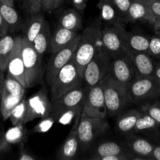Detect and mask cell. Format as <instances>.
<instances>
[{
    "instance_id": "cell-34",
    "label": "cell",
    "mask_w": 160,
    "mask_h": 160,
    "mask_svg": "<svg viewBox=\"0 0 160 160\" xmlns=\"http://www.w3.org/2000/svg\"><path fill=\"white\" fill-rule=\"evenodd\" d=\"M23 3L27 12L31 15L42 10V0H23Z\"/></svg>"
},
{
    "instance_id": "cell-12",
    "label": "cell",
    "mask_w": 160,
    "mask_h": 160,
    "mask_svg": "<svg viewBox=\"0 0 160 160\" xmlns=\"http://www.w3.org/2000/svg\"><path fill=\"white\" fill-rule=\"evenodd\" d=\"M134 102L152 99L160 96V81L154 75L137 78L128 87Z\"/></svg>"
},
{
    "instance_id": "cell-2",
    "label": "cell",
    "mask_w": 160,
    "mask_h": 160,
    "mask_svg": "<svg viewBox=\"0 0 160 160\" xmlns=\"http://www.w3.org/2000/svg\"><path fill=\"white\" fill-rule=\"evenodd\" d=\"M101 27L94 25L86 28L81 34L79 42L73 54V59L81 80L83 73L91 59L93 58L98 48V42H101Z\"/></svg>"
},
{
    "instance_id": "cell-41",
    "label": "cell",
    "mask_w": 160,
    "mask_h": 160,
    "mask_svg": "<svg viewBox=\"0 0 160 160\" xmlns=\"http://www.w3.org/2000/svg\"><path fill=\"white\" fill-rule=\"evenodd\" d=\"M88 1V0H73V5L78 11H84L87 7Z\"/></svg>"
},
{
    "instance_id": "cell-25",
    "label": "cell",
    "mask_w": 160,
    "mask_h": 160,
    "mask_svg": "<svg viewBox=\"0 0 160 160\" xmlns=\"http://www.w3.org/2000/svg\"><path fill=\"white\" fill-rule=\"evenodd\" d=\"M18 36L10 34L0 37V70L6 73L8 62L15 48Z\"/></svg>"
},
{
    "instance_id": "cell-16",
    "label": "cell",
    "mask_w": 160,
    "mask_h": 160,
    "mask_svg": "<svg viewBox=\"0 0 160 160\" xmlns=\"http://www.w3.org/2000/svg\"><path fill=\"white\" fill-rule=\"evenodd\" d=\"M155 20L156 17L144 0H131V6L125 15L124 22L130 23L144 20L153 24Z\"/></svg>"
},
{
    "instance_id": "cell-32",
    "label": "cell",
    "mask_w": 160,
    "mask_h": 160,
    "mask_svg": "<svg viewBox=\"0 0 160 160\" xmlns=\"http://www.w3.org/2000/svg\"><path fill=\"white\" fill-rule=\"evenodd\" d=\"M148 54L152 57L160 59V34L150 38Z\"/></svg>"
},
{
    "instance_id": "cell-51",
    "label": "cell",
    "mask_w": 160,
    "mask_h": 160,
    "mask_svg": "<svg viewBox=\"0 0 160 160\" xmlns=\"http://www.w3.org/2000/svg\"><path fill=\"white\" fill-rule=\"evenodd\" d=\"M158 64H160V59H159V63H158Z\"/></svg>"
},
{
    "instance_id": "cell-26",
    "label": "cell",
    "mask_w": 160,
    "mask_h": 160,
    "mask_svg": "<svg viewBox=\"0 0 160 160\" xmlns=\"http://www.w3.org/2000/svg\"><path fill=\"white\" fill-rule=\"evenodd\" d=\"M0 11L3 19L7 23L9 31H17L23 26L21 18L18 12L14 9L13 6L0 2Z\"/></svg>"
},
{
    "instance_id": "cell-24",
    "label": "cell",
    "mask_w": 160,
    "mask_h": 160,
    "mask_svg": "<svg viewBox=\"0 0 160 160\" xmlns=\"http://www.w3.org/2000/svg\"><path fill=\"white\" fill-rule=\"evenodd\" d=\"M101 17L108 25L123 23V19L112 0H98Z\"/></svg>"
},
{
    "instance_id": "cell-18",
    "label": "cell",
    "mask_w": 160,
    "mask_h": 160,
    "mask_svg": "<svg viewBox=\"0 0 160 160\" xmlns=\"http://www.w3.org/2000/svg\"><path fill=\"white\" fill-rule=\"evenodd\" d=\"M116 155H134L129 148L122 146L117 142H105L97 145L92 150L89 159L93 160H101L106 156Z\"/></svg>"
},
{
    "instance_id": "cell-22",
    "label": "cell",
    "mask_w": 160,
    "mask_h": 160,
    "mask_svg": "<svg viewBox=\"0 0 160 160\" xmlns=\"http://www.w3.org/2000/svg\"><path fill=\"white\" fill-rule=\"evenodd\" d=\"M150 38L141 34H133L127 31L125 46L128 53L147 52L149 46Z\"/></svg>"
},
{
    "instance_id": "cell-14",
    "label": "cell",
    "mask_w": 160,
    "mask_h": 160,
    "mask_svg": "<svg viewBox=\"0 0 160 160\" xmlns=\"http://www.w3.org/2000/svg\"><path fill=\"white\" fill-rule=\"evenodd\" d=\"M108 73L117 82L127 87L137 78L135 69L128 54L112 58Z\"/></svg>"
},
{
    "instance_id": "cell-6",
    "label": "cell",
    "mask_w": 160,
    "mask_h": 160,
    "mask_svg": "<svg viewBox=\"0 0 160 160\" xmlns=\"http://www.w3.org/2000/svg\"><path fill=\"white\" fill-rule=\"evenodd\" d=\"M21 56L25 70L27 88H32L41 81L42 76V56L38 55L33 47L22 36Z\"/></svg>"
},
{
    "instance_id": "cell-23",
    "label": "cell",
    "mask_w": 160,
    "mask_h": 160,
    "mask_svg": "<svg viewBox=\"0 0 160 160\" xmlns=\"http://www.w3.org/2000/svg\"><path fill=\"white\" fill-rule=\"evenodd\" d=\"M128 148L136 156V159H150L155 145L141 138H132L128 141Z\"/></svg>"
},
{
    "instance_id": "cell-5",
    "label": "cell",
    "mask_w": 160,
    "mask_h": 160,
    "mask_svg": "<svg viewBox=\"0 0 160 160\" xmlns=\"http://www.w3.org/2000/svg\"><path fill=\"white\" fill-rule=\"evenodd\" d=\"M82 80L78 69L73 59H71L58 72L54 81L49 86L52 101L79 86Z\"/></svg>"
},
{
    "instance_id": "cell-11",
    "label": "cell",
    "mask_w": 160,
    "mask_h": 160,
    "mask_svg": "<svg viewBox=\"0 0 160 160\" xmlns=\"http://www.w3.org/2000/svg\"><path fill=\"white\" fill-rule=\"evenodd\" d=\"M52 113V102L48 98L46 90L40 91L26 98L25 117L23 124L35 119L48 118Z\"/></svg>"
},
{
    "instance_id": "cell-9",
    "label": "cell",
    "mask_w": 160,
    "mask_h": 160,
    "mask_svg": "<svg viewBox=\"0 0 160 160\" xmlns=\"http://www.w3.org/2000/svg\"><path fill=\"white\" fill-rule=\"evenodd\" d=\"M88 87V86H87ZM81 112L91 117L106 119L108 116L101 84L88 87L81 105Z\"/></svg>"
},
{
    "instance_id": "cell-4",
    "label": "cell",
    "mask_w": 160,
    "mask_h": 160,
    "mask_svg": "<svg viewBox=\"0 0 160 160\" xmlns=\"http://www.w3.org/2000/svg\"><path fill=\"white\" fill-rule=\"evenodd\" d=\"M25 90L26 88L13 78L8 74L4 77L0 100V113L3 120L9 118L12 109L24 98Z\"/></svg>"
},
{
    "instance_id": "cell-8",
    "label": "cell",
    "mask_w": 160,
    "mask_h": 160,
    "mask_svg": "<svg viewBox=\"0 0 160 160\" xmlns=\"http://www.w3.org/2000/svg\"><path fill=\"white\" fill-rule=\"evenodd\" d=\"M111 57L103 46L98 47L90 62L86 66L83 73V80L88 87L99 84L105 75L108 73Z\"/></svg>"
},
{
    "instance_id": "cell-31",
    "label": "cell",
    "mask_w": 160,
    "mask_h": 160,
    "mask_svg": "<svg viewBox=\"0 0 160 160\" xmlns=\"http://www.w3.org/2000/svg\"><path fill=\"white\" fill-rule=\"evenodd\" d=\"M25 106H26V98H23L20 103L12 109L9 119L12 125L23 124L25 117Z\"/></svg>"
},
{
    "instance_id": "cell-50",
    "label": "cell",
    "mask_w": 160,
    "mask_h": 160,
    "mask_svg": "<svg viewBox=\"0 0 160 160\" xmlns=\"http://www.w3.org/2000/svg\"><path fill=\"white\" fill-rule=\"evenodd\" d=\"M145 1H151V0H145Z\"/></svg>"
},
{
    "instance_id": "cell-17",
    "label": "cell",
    "mask_w": 160,
    "mask_h": 160,
    "mask_svg": "<svg viewBox=\"0 0 160 160\" xmlns=\"http://www.w3.org/2000/svg\"><path fill=\"white\" fill-rule=\"evenodd\" d=\"M78 34L79 33L78 31L67 29L58 24L51 34L49 49L52 54L56 53V52L70 45Z\"/></svg>"
},
{
    "instance_id": "cell-1",
    "label": "cell",
    "mask_w": 160,
    "mask_h": 160,
    "mask_svg": "<svg viewBox=\"0 0 160 160\" xmlns=\"http://www.w3.org/2000/svg\"><path fill=\"white\" fill-rule=\"evenodd\" d=\"M100 84L104 93L107 114L109 117H119L133 102L128 87L117 82L109 73L102 79Z\"/></svg>"
},
{
    "instance_id": "cell-40",
    "label": "cell",
    "mask_w": 160,
    "mask_h": 160,
    "mask_svg": "<svg viewBox=\"0 0 160 160\" xmlns=\"http://www.w3.org/2000/svg\"><path fill=\"white\" fill-rule=\"evenodd\" d=\"M9 32V28H8L7 23H6L5 20L3 19L2 15L0 11V37L6 35Z\"/></svg>"
},
{
    "instance_id": "cell-44",
    "label": "cell",
    "mask_w": 160,
    "mask_h": 160,
    "mask_svg": "<svg viewBox=\"0 0 160 160\" xmlns=\"http://www.w3.org/2000/svg\"><path fill=\"white\" fill-rule=\"evenodd\" d=\"M52 0H42V10L50 12Z\"/></svg>"
},
{
    "instance_id": "cell-37",
    "label": "cell",
    "mask_w": 160,
    "mask_h": 160,
    "mask_svg": "<svg viewBox=\"0 0 160 160\" xmlns=\"http://www.w3.org/2000/svg\"><path fill=\"white\" fill-rule=\"evenodd\" d=\"M148 8L151 10L152 13L155 17H160V0H151V1H145Z\"/></svg>"
},
{
    "instance_id": "cell-39",
    "label": "cell",
    "mask_w": 160,
    "mask_h": 160,
    "mask_svg": "<svg viewBox=\"0 0 160 160\" xmlns=\"http://www.w3.org/2000/svg\"><path fill=\"white\" fill-rule=\"evenodd\" d=\"M1 119H2V116H1V113H0V150L4 152L5 150L8 148V146H9V142H8L7 140H6L5 134H3V133L1 131Z\"/></svg>"
},
{
    "instance_id": "cell-42",
    "label": "cell",
    "mask_w": 160,
    "mask_h": 160,
    "mask_svg": "<svg viewBox=\"0 0 160 160\" xmlns=\"http://www.w3.org/2000/svg\"><path fill=\"white\" fill-rule=\"evenodd\" d=\"M150 159L160 160V145L154 147V149H153L152 152Z\"/></svg>"
},
{
    "instance_id": "cell-48",
    "label": "cell",
    "mask_w": 160,
    "mask_h": 160,
    "mask_svg": "<svg viewBox=\"0 0 160 160\" xmlns=\"http://www.w3.org/2000/svg\"><path fill=\"white\" fill-rule=\"evenodd\" d=\"M0 2L6 3V4H9V5H11V6H13L14 0H0Z\"/></svg>"
},
{
    "instance_id": "cell-29",
    "label": "cell",
    "mask_w": 160,
    "mask_h": 160,
    "mask_svg": "<svg viewBox=\"0 0 160 160\" xmlns=\"http://www.w3.org/2000/svg\"><path fill=\"white\" fill-rule=\"evenodd\" d=\"M45 20L44 16L42 15L40 12L33 14L31 18L28 20L25 27V34L23 36L28 42L32 44L36 36L42 29Z\"/></svg>"
},
{
    "instance_id": "cell-38",
    "label": "cell",
    "mask_w": 160,
    "mask_h": 160,
    "mask_svg": "<svg viewBox=\"0 0 160 160\" xmlns=\"http://www.w3.org/2000/svg\"><path fill=\"white\" fill-rule=\"evenodd\" d=\"M19 159L20 160H35L36 158L33 156L32 155L30 154L25 148L23 142H20V156H19Z\"/></svg>"
},
{
    "instance_id": "cell-21",
    "label": "cell",
    "mask_w": 160,
    "mask_h": 160,
    "mask_svg": "<svg viewBox=\"0 0 160 160\" xmlns=\"http://www.w3.org/2000/svg\"><path fill=\"white\" fill-rule=\"evenodd\" d=\"M58 23L64 28L73 31H79L82 27V19L75 8H67L56 13Z\"/></svg>"
},
{
    "instance_id": "cell-13",
    "label": "cell",
    "mask_w": 160,
    "mask_h": 160,
    "mask_svg": "<svg viewBox=\"0 0 160 160\" xmlns=\"http://www.w3.org/2000/svg\"><path fill=\"white\" fill-rule=\"evenodd\" d=\"M80 38H81V34H78L70 45L56 52V53H53L52 57L50 58L47 65L46 73H45V81L48 86L51 85L52 83L53 82L58 72L72 59L75 50L78 47Z\"/></svg>"
},
{
    "instance_id": "cell-15",
    "label": "cell",
    "mask_w": 160,
    "mask_h": 160,
    "mask_svg": "<svg viewBox=\"0 0 160 160\" xmlns=\"http://www.w3.org/2000/svg\"><path fill=\"white\" fill-rule=\"evenodd\" d=\"M21 38L22 36H18L15 48L8 62L6 72L7 73L6 74L18 81L27 88L24 65L21 56Z\"/></svg>"
},
{
    "instance_id": "cell-19",
    "label": "cell",
    "mask_w": 160,
    "mask_h": 160,
    "mask_svg": "<svg viewBox=\"0 0 160 160\" xmlns=\"http://www.w3.org/2000/svg\"><path fill=\"white\" fill-rule=\"evenodd\" d=\"M135 69L137 78L152 76L154 74L156 65L152 56L147 52L128 53Z\"/></svg>"
},
{
    "instance_id": "cell-30",
    "label": "cell",
    "mask_w": 160,
    "mask_h": 160,
    "mask_svg": "<svg viewBox=\"0 0 160 160\" xmlns=\"http://www.w3.org/2000/svg\"><path fill=\"white\" fill-rule=\"evenodd\" d=\"M158 123H156L154 119L152 118L149 115L146 113H142L138 119L136 124L134 128V131H144L147 130H151L153 128H156L158 127Z\"/></svg>"
},
{
    "instance_id": "cell-28",
    "label": "cell",
    "mask_w": 160,
    "mask_h": 160,
    "mask_svg": "<svg viewBox=\"0 0 160 160\" xmlns=\"http://www.w3.org/2000/svg\"><path fill=\"white\" fill-rule=\"evenodd\" d=\"M142 112L135 109H131L122 115L119 116L117 120V128L119 131L123 133H128L134 131V128L136 124L138 119L140 117Z\"/></svg>"
},
{
    "instance_id": "cell-35",
    "label": "cell",
    "mask_w": 160,
    "mask_h": 160,
    "mask_svg": "<svg viewBox=\"0 0 160 160\" xmlns=\"http://www.w3.org/2000/svg\"><path fill=\"white\" fill-rule=\"evenodd\" d=\"M145 113L148 114L154 119L158 124L160 125V103L156 102L151 106H148L144 109Z\"/></svg>"
},
{
    "instance_id": "cell-49",
    "label": "cell",
    "mask_w": 160,
    "mask_h": 160,
    "mask_svg": "<svg viewBox=\"0 0 160 160\" xmlns=\"http://www.w3.org/2000/svg\"><path fill=\"white\" fill-rule=\"evenodd\" d=\"M2 152H3V151H2V150H0V156H1L2 153Z\"/></svg>"
},
{
    "instance_id": "cell-10",
    "label": "cell",
    "mask_w": 160,
    "mask_h": 160,
    "mask_svg": "<svg viewBox=\"0 0 160 160\" xmlns=\"http://www.w3.org/2000/svg\"><path fill=\"white\" fill-rule=\"evenodd\" d=\"M87 86L83 87L81 84L67 92L59 98L52 100V114L54 117L74 112L78 108L81 109L83 99L87 91Z\"/></svg>"
},
{
    "instance_id": "cell-45",
    "label": "cell",
    "mask_w": 160,
    "mask_h": 160,
    "mask_svg": "<svg viewBox=\"0 0 160 160\" xmlns=\"http://www.w3.org/2000/svg\"><path fill=\"white\" fill-rule=\"evenodd\" d=\"M153 25L155 27V31H156V34H160V17H156Z\"/></svg>"
},
{
    "instance_id": "cell-36",
    "label": "cell",
    "mask_w": 160,
    "mask_h": 160,
    "mask_svg": "<svg viewBox=\"0 0 160 160\" xmlns=\"http://www.w3.org/2000/svg\"><path fill=\"white\" fill-rule=\"evenodd\" d=\"M112 2L116 6L117 9H118L120 16H121L123 21L124 22V17L131 6V0H112Z\"/></svg>"
},
{
    "instance_id": "cell-46",
    "label": "cell",
    "mask_w": 160,
    "mask_h": 160,
    "mask_svg": "<svg viewBox=\"0 0 160 160\" xmlns=\"http://www.w3.org/2000/svg\"><path fill=\"white\" fill-rule=\"evenodd\" d=\"M5 73L0 70V100H1V95H2V84H3V80H4Z\"/></svg>"
},
{
    "instance_id": "cell-47",
    "label": "cell",
    "mask_w": 160,
    "mask_h": 160,
    "mask_svg": "<svg viewBox=\"0 0 160 160\" xmlns=\"http://www.w3.org/2000/svg\"><path fill=\"white\" fill-rule=\"evenodd\" d=\"M153 75H154L159 81H160V64H158V65L156 66L154 74Z\"/></svg>"
},
{
    "instance_id": "cell-52",
    "label": "cell",
    "mask_w": 160,
    "mask_h": 160,
    "mask_svg": "<svg viewBox=\"0 0 160 160\" xmlns=\"http://www.w3.org/2000/svg\"><path fill=\"white\" fill-rule=\"evenodd\" d=\"M159 143H160V138H159Z\"/></svg>"
},
{
    "instance_id": "cell-7",
    "label": "cell",
    "mask_w": 160,
    "mask_h": 160,
    "mask_svg": "<svg viewBox=\"0 0 160 160\" xmlns=\"http://www.w3.org/2000/svg\"><path fill=\"white\" fill-rule=\"evenodd\" d=\"M126 33L123 23L107 25L101 28L102 45L111 59L128 54L125 46Z\"/></svg>"
},
{
    "instance_id": "cell-33",
    "label": "cell",
    "mask_w": 160,
    "mask_h": 160,
    "mask_svg": "<svg viewBox=\"0 0 160 160\" xmlns=\"http://www.w3.org/2000/svg\"><path fill=\"white\" fill-rule=\"evenodd\" d=\"M15 128H13V129L8 132L9 136L5 135L6 140H7L8 142H17L19 141H20V142H23L22 139H23V135H24L23 124L15 125Z\"/></svg>"
},
{
    "instance_id": "cell-43",
    "label": "cell",
    "mask_w": 160,
    "mask_h": 160,
    "mask_svg": "<svg viewBox=\"0 0 160 160\" xmlns=\"http://www.w3.org/2000/svg\"><path fill=\"white\" fill-rule=\"evenodd\" d=\"M64 1H65V0H52V5H51V9H50V12L56 10L58 8L60 7L61 5L63 3Z\"/></svg>"
},
{
    "instance_id": "cell-27",
    "label": "cell",
    "mask_w": 160,
    "mask_h": 160,
    "mask_svg": "<svg viewBox=\"0 0 160 160\" xmlns=\"http://www.w3.org/2000/svg\"><path fill=\"white\" fill-rule=\"evenodd\" d=\"M51 31L48 22L46 20L44 21L42 28L36 38H34V42H32V45L34 49L36 50L40 56H43L45 52L49 48L50 40H51Z\"/></svg>"
},
{
    "instance_id": "cell-3",
    "label": "cell",
    "mask_w": 160,
    "mask_h": 160,
    "mask_svg": "<svg viewBox=\"0 0 160 160\" xmlns=\"http://www.w3.org/2000/svg\"><path fill=\"white\" fill-rule=\"evenodd\" d=\"M80 146L82 151H87L97 138L106 132L109 124L106 119L91 117L81 112V119L77 127Z\"/></svg>"
},
{
    "instance_id": "cell-20",
    "label": "cell",
    "mask_w": 160,
    "mask_h": 160,
    "mask_svg": "<svg viewBox=\"0 0 160 160\" xmlns=\"http://www.w3.org/2000/svg\"><path fill=\"white\" fill-rule=\"evenodd\" d=\"M81 149L79 138H78L77 128L70 131L65 142L60 147L57 152V159L60 160L74 159Z\"/></svg>"
}]
</instances>
